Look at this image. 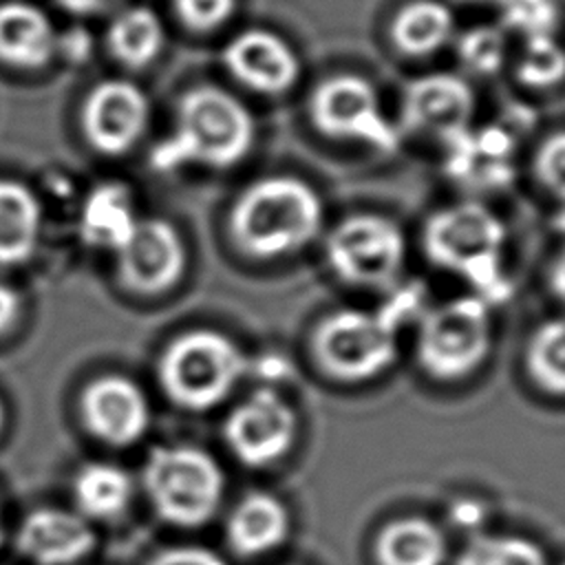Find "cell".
Masks as SVG:
<instances>
[{
	"mask_svg": "<svg viewBox=\"0 0 565 565\" xmlns=\"http://www.w3.org/2000/svg\"><path fill=\"white\" fill-rule=\"evenodd\" d=\"M527 369L539 386L565 395V316L534 331L527 344Z\"/></svg>",
	"mask_w": 565,
	"mask_h": 565,
	"instance_id": "cell-26",
	"label": "cell"
},
{
	"mask_svg": "<svg viewBox=\"0 0 565 565\" xmlns=\"http://www.w3.org/2000/svg\"><path fill=\"white\" fill-rule=\"evenodd\" d=\"M455 521L459 523H466V525H475L479 521V512L475 505H468V503H461L457 510H455Z\"/></svg>",
	"mask_w": 565,
	"mask_h": 565,
	"instance_id": "cell-38",
	"label": "cell"
},
{
	"mask_svg": "<svg viewBox=\"0 0 565 565\" xmlns=\"http://www.w3.org/2000/svg\"><path fill=\"white\" fill-rule=\"evenodd\" d=\"M296 439V415L269 388L252 393L225 422V441L247 466L260 468L278 461Z\"/></svg>",
	"mask_w": 565,
	"mask_h": 565,
	"instance_id": "cell-12",
	"label": "cell"
},
{
	"mask_svg": "<svg viewBox=\"0 0 565 565\" xmlns=\"http://www.w3.org/2000/svg\"><path fill=\"white\" fill-rule=\"evenodd\" d=\"M154 512L172 525L196 527L221 505L225 477L212 455L196 446H159L141 472Z\"/></svg>",
	"mask_w": 565,
	"mask_h": 565,
	"instance_id": "cell-6",
	"label": "cell"
},
{
	"mask_svg": "<svg viewBox=\"0 0 565 565\" xmlns=\"http://www.w3.org/2000/svg\"><path fill=\"white\" fill-rule=\"evenodd\" d=\"M320 221V199L305 181L269 177L238 196L230 214V232L249 256L271 258L309 243L318 234Z\"/></svg>",
	"mask_w": 565,
	"mask_h": 565,
	"instance_id": "cell-2",
	"label": "cell"
},
{
	"mask_svg": "<svg viewBox=\"0 0 565 565\" xmlns=\"http://www.w3.org/2000/svg\"><path fill=\"white\" fill-rule=\"evenodd\" d=\"M137 221L128 185L106 181L95 185L82 203L79 236L90 247L117 252L130 238Z\"/></svg>",
	"mask_w": 565,
	"mask_h": 565,
	"instance_id": "cell-19",
	"label": "cell"
},
{
	"mask_svg": "<svg viewBox=\"0 0 565 565\" xmlns=\"http://www.w3.org/2000/svg\"><path fill=\"white\" fill-rule=\"evenodd\" d=\"M457 565H545V558L527 539L477 536L461 552Z\"/></svg>",
	"mask_w": 565,
	"mask_h": 565,
	"instance_id": "cell-28",
	"label": "cell"
},
{
	"mask_svg": "<svg viewBox=\"0 0 565 565\" xmlns=\"http://www.w3.org/2000/svg\"><path fill=\"white\" fill-rule=\"evenodd\" d=\"M86 430L115 448L137 444L150 426V404L139 384L126 375H99L79 397Z\"/></svg>",
	"mask_w": 565,
	"mask_h": 565,
	"instance_id": "cell-13",
	"label": "cell"
},
{
	"mask_svg": "<svg viewBox=\"0 0 565 565\" xmlns=\"http://www.w3.org/2000/svg\"><path fill=\"white\" fill-rule=\"evenodd\" d=\"M455 33L452 9L441 0H411L388 24L391 44L408 57H426L444 49Z\"/></svg>",
	"mask_w": 565,
	"mask_h": 565,
	"instance_id": "cell-21",
	"label": "cell"
},
{
	"mask_svg": "<svg viewBox=\"0 0 565 565\" xmlns=\"http://www.w3.org/2000/svg\"><path fill=\"white\" fill-rule=\"evenodd\" d=\"M2 424H4V406L0 402V430H2Z\"/></svg>",
	"mask_w": 565,
	"mask_h": 565,
	"instance_id": "cell-40",
	"label": "cell"
},
{
	"mask_svg": "<svg viewBox=\"0 0 565 565\" xmlns=\"http://www.w3.org/2000/svg\"><path fill=\"white\" fill-rule=\"evenodd\" d=\"M55 31L49 15L31 2L0 4V62L15 68H42L55 55Z\"/></svg>",
	"mask_w": 565,
	"mask_h": 565,
	"instance_id": "cell-18",
	"label": "cell"
},
{
	"mask_svg": "<svg viewBox=\"0 0 565 565\" xmlns=\"http://www.w3.org/2000/svg\"><path fill=\"white\" fill-rule=\"evenodd\" d=\"M446 543L437 525L426 519L408 516L388 523L377 539L382 565H441Z\"/></svg>",
	"mask_w": 565,
	"mask_h": 565,
	"instance_id": "cell-25",
	"label": "cell"
},
{
	"mask_svg": "<svg viewBox=\"0 0 565 565\" xmlns=\"http://www.w3.org/2000/svg\"><path fill=\"white\" fill-rule=\"evenodd\" d=\"M490 349L488 305L472 296L450 300L422 320L419 362L439 380H457L475 371Z\"/></svg>",
	"mask_w": 565,
	"mask_h": 565,
	"instance_id": "cell-7",
	"label": "cell"
},
{
	"mask_svg": "<svg viewBox=\"0 0 565 565\" xmlns=\"http://www.w3.org/2000/svg\"><path fill=\"white\" fill-rule=\"evenodd\" d=\"M42 205L20 181L0 179V265L26 263L40 241Z\"/></svg>",
	"mask_w": 565,
	"mask_h": 565,
	"instance_id": "cell-20",
	"label": "cell"
},
{
	"mask_svg": "<svg viewBox=\"0 0 565 565\" xmlns=\"http://www.w3.org/2000/svg\"><path fill=\"white\" fill-rule=\"evenodd\" d=\"M424 243L430 260L470 280L486 305L508 296L501 267L505 227L486 205L468 201L437 212L426 225Z\"/></svg>",
	"mask_w": 565,
	"mask_h": 565,
	"instance_id": "cell-3",
	"label": "cell"
},
{
	"mask_svg": "<svg viewBox=\"0 0 565 565\" xmlns=\"http://www.w3.org/2000/svg\"><path fill=\"white\" fill-rule=\"evenodd\" d=\"M536 174L563 201L558 223L565 227V130L550 135L541 143L536 152Z\"/></svg>",
	"mask_w": 565,
	"mask_h": 565,
	"instance_id": "cell-32",
	"label": "cell"
},
{
	"mask_svg": "<svg viewBox=\"0 0 565 565\" xmlns=\"http://www.w3.org/2000/svg\"><path fill=\"white\" fill-rule=\"evenodd\" d=\"M2 541H4V530H2V523H0V547H2Z\"/></svg>",
	"mask_w": 565,
	"mask_h": 565,
	"instance_id": "cell-41",
	"label": "cell"
},
{
	"mask_svg": "<svg viewBox=\"0 0 565 565\" xmlns=\"http://www.w3.org/2000/svg\"><path fill=\"white\" fill-rule=\"evenodd\" d=\"M516 79L527 88H552L565 79V46L554 33L525 38L514 64Z\"/></svg>",
	"mask_w": 565,
	"mask_h": 565,
	"instance_id": "cell-27",
	"label": "cell"
},
{
	"mask_svg": "<svg viewBox=\"0 0 565 565\" xmlns=\"http://www.w3.org/2000/svg\"><path fill=\"white\" fill-rule=\"evenodd\" d=\"M327 258L347 282L384 287L395 280L404 263V236L388 218L351 216L327 238Z\"/></svg>",
	"mask_w": 565,
	"mask_h": 565,
	"instance_id": "cell-9",
	"label": "cell"
},
{
	"mask_svg": "<svg viewBox=\"0 0 565 565\" xmlns=\"http://www.w3.org/2000/svg\"><path fill=\"white\" fill-rule=\"evenodd\" d=\"M245 369L247 358L230 338L196 329L163 349L157 375L170 402L188 411H205L227 397Z\"/></svg>",
	"mask_w": 565,
	"mask_h": 565,
	"instance_id": "cell-5",
	"label": "cell"
},
{
	"mask_svg": "<svg viewBox=\"0 0 565 565\" xmlns=\"http://www.w3.org/2000/svg\"><path fill=\"white\" fill-rule=\"evenodd\" d=\"M552 287L556 291V296L561 300H565V249L561 252V256L556 258L554 263V269H552Z\"/></svg>",
	"mask_w": 565,
	"mask_h": 565,
	"instance_id": "cell-37",
	"label": "cell"
},
{
	"mask_svg": "<svg viewBox=\"0 0 565 565\" xmlns=\"http://www.w3.org/2000/svg\"><path fill=\"white\" fill-rule=\"evenodd\" d=\"M444 143L450 174L468 185L492 188L512 177V135L503 126H486L477 132L466 128Z\"/></svg>",
	"mask_w": 565,
	"mask_h": 565,
	"instance_id": "cell-17",
	"label": "cell"
},
{
	"mask_svg": "<svg viewBox=\"0 0 565 565\" xmlns=\"http://www.w3.org/2000/svg\"><path fill=\"white\" fill-rule=\"evenodd\" d=\"M181 24L194 33H210L223 26L236 11V0H172Z\"/></svg>",
	"mask_w": 565,
	"mask_h": 565,
	"instance_id": "cell-31",
	"label": "cell"
},
{
	"mask_svg": "<svg viewBox=\"0 0 565 565\" xmlns=\"http://www.w3.org/2000/svg\"><path fill=\"white\" fill-rule=\"evenodd\" d=\"M166 42L159 15L148 7H128L113 18L106 31V49L115 62L130 71L146 68L157 60Z\"/></svg>",
	"mask_w": 565,
	"mask_h": 565,
	"instance_id": "cell-23",
	"label": "cell"
},
{
	"mask_svg": "<svg viewBox=\"0 0 565 565\" xmlns=\"http://www.w3.org/2000/svg\"><path fill=\"white\" fill-rule=\"evenodd\" d=\"M457 55L472 75H497L508 57L505 35L497 26H472L459 35Z\"/></svg>",
	"mask_w": 565,
	"mask_h": 565,
	"instance_id": "cell-29",
	"label": "cell"
},
{
	"mask_svg": "<svg viewBox=\"0 0 565 565\" xmlns=\"http://www.w3.org/2000/svg\"><path fill=\"white\" fill-rule=\"evenodd\" d=\"M417 309L413 291L380 311L342 309L320 322L313 335L318 364L338 380H366L382 373L397 353V329Z\"/></svg>",
	"mask_w": 565,
	"mask_h": 565,
	"instance_id": "cell-4",
	"label": "cell"
},
{
	"mask_svg": "<svg viewBox=\"0 0 565 565\" xmlns=\"http://www.w3.org/2000/svg\"><path fill=\"white\" fill-rule=\"evenodd\" d=\"M499 4L501 22L523 38L554 33L558 26V0H499Z\"/></svg>",
	"mask_w": 565,
	"mask_h": 565,
	"instance_id": "cell-30",
	"label": "cell"
},
{
	"mask_svg": "<svg viewBox=\"0 0 565 565\" xmlns=\"http://www.w3.org/2000/svg\"><path fill=\"white\" fill-rule=\"evenodd\" d=\"M475 93L452 73H428L406 84L402 97V128L448 141L470 128Z\"/></svg>",
	"mask_w": 565,
	"mask_h": 565,
	"instance_id": "cell-14",
	"label": "cell"
},
{
	"mask_svg": "<svg viewBox=\"0 0 565 565\" xmlns=\"http://www.w3.org/2000/svg\"><path fill=\"white\" fill-rule=\"evenodd\" d=\"M289 530V516L285 505L267 494L252 492L238 501L230 521V545L243 556H256L280 545Z\"/></svg>",
	"mask_w": 565,
	"mask_h": 565,
	"instance_id": "cell-22",
	"label": "cell"
},
{
	"mask_svg": "<svg viewBox=\"0 0 565 565\" xmlns=\"http://www.w3.org/2000/svg\"><path fill=\"white\" fill-rule=\"evenodd\" d=\"M20 309H22L20 294L13 287L0 282V335L15 324Z\"/></svg>",
	"mask_w": 565,
	"mask_h": 565,
	"instance_id": "cell-35",
	"label": "cell"
},
{
	"mask_svg": "<svg viewBox=\"0 0 565 565\" xmlns=\"http://www.w3.org/2000/svg\"><path fill=\"white\" fill-rule=\"evenodd\" d=\"M150 121L148 95L128 79H106L93 86L82 104V132L88 146L106 157L128 152Z\"/></svg>",
	"mask_w": 565,
	"mask_h": 565,
	"instance_id": "cell-10",
	"label": "cell"
},
{
	"mask_svg": "<svg viewBox=\"0 0 565 565\" xmlns=\"http://www.w3.org/2000/svg\"><path fill=\"white\" fill-rule=\"evenodd\" d=\"M95 543L88 519L62 508L29 512L15 534L18 550L35 565H75L93 552Z\"/></svg>",
	"mask_w": 565,
	"mask_h": 565,
	"instance_id": "cell-16",
	"label": "cell"
},
{
	"mask_svg": "<svg viewBox=\"0 0 565 565\" xmlns=\"http://www.w3.org/2000/svg\"><path fill=\"white\" fill-rule=\"evenodd\" d=\"M55 51H60L71 62H86L93 51V38L86 29L73 26L71 31L55 35Z\"/></svg>",
	"mask_w": 565,
	"mask_h": 565,
	"instance_id": "cell-34",
	"label": "cell"
},
{
	"mask_svg": "<svg viewBox=\"0 0 565 565\" xmlns=\"http://www.w3.org/2000/svg\"><path fill=\"white\" fill-rule=\"evenodd\" d=\"M313 126L338 139H358L382 152L399 146V130L382 113L377 90L355 73H338L322 79L309 97Z\"/></svg>",
	"mask_w": 565,
	"mask_h": 565,
	"instance_id": "cell-8",
	"label": "cell"
},
{
	"mask_svg": "<svg viewBox=\"0 0 565 565\" xmlns=\"http://www.w3.org/2000/svg\"><path fill=\"white\" fill-rule=\"evenodd\" d=\"M148 565H225V561L205 547L181 545L159 552Z\"/></svg>",
	"mask_w": 565,
	"mask_h": 565,
	"instance_id": "cell-33",
	"label": "cell"
},
{
	"mask_svg": "<svg viewBox=\"0 0 565 565\" xmlns=\"http://www.w3.org/2000/svg\"><path fill=\"white\" fill-rule=\"evenodd\" d=\"M73 499L84 519H115L132 501V479L113 463L93 461L77 470Z\"/></svg>",
	"mask_w": 565,
	"mask_h": 565,
	"instance_id": "cell-24",
	"label": "cell"
},
{
	"mask_svg": "<svg viewBox=\"0 0 565 565\" xmlns=\"http://www.w3.org/2000/svg\"><path fill=\"white\" fill-rule=\"evenodd\" d=\"M64 11L75 15H95L106 11L117 0H55Z\"/></svg>",
	"mask_w": 565,
	"mask_h": 565,
	"instance_id": "cell-36",
	"label": "cell"
},
{
	"mask_svg": "<svg viewBox=\"0 0 565 565\" xmlns=\"http://www.w3.org/2000/svg\"><path fill=\"white\" fill-rule=\"evenodd\" d=\"M119 282L141 296L161 294L179 282L185 269V245L163 218H139L130 238L115 252Z\"/></svg>",
	"mask_w": 565,
	"mask_h": 565,
	"instance_id": "cell-11",
	"label": "cell"
},
{
	"mask_svg": "<svg viewBox=\"0 0 565 565\" xmlns=\"http://www.w3.org/2000/svg\"><path fill=\"white\" fill-rule=\"evenodd\" d=\"M254 132V117L238 97L201 84L181 95L174 130L154 146L150 166L161 172L188 163L230 168L249 152Z\"/></svg>",
	"mask_w": 565,
	"mask_h": 565,
	"instance_id": "cell-1",
	"label": "cell"
},
{
	"mask_svg": "<svg viewBox=\"0 0 565 565\" xmlns=\"http://www.w3.org/2000/svg\"><path fill=\"white\" fill-rule=\"evenodd\" d=\"M230 75L263 95H282L300 77V57L291 44L269 29H245L236 33L221 53Z\"/></svg>",
	"mask_w": 565,
	"mask_h": 565,
	"instance_id": "cell-15",
	"label": "cell"
},
{
	"mask_svg": "<svg viewBox=\"0 0 565 565\" xmlns=\"http://www.w3.org/2000/svg\"><path fill=\"white\" fill-rule=\"evenodd\" d=\"M459 2H468V4H486V2H499V0H459Z\"/></svg>",
	"mask_w": 565,
	"mask_h": 565,
	"instance_id": "cell-39",
	"label": "cell"
}]
</instances>
